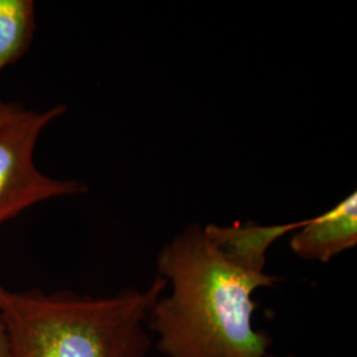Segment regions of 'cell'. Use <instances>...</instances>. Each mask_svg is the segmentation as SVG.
<instances>
[{
  "label": "cell",
  "mask_w": 357,
  "mask_h": 357,
  "mask_svg": "<svg viewBox=\"0 0 357 357\" xmlns=\"http://www.w3.org/2000/svg\"><path fill=\"white\" fill-rule=\"evenodd\" d=\"M158 277L172 291L153 305L149 331L166 357H275L268 332L253 326L261 287L278 278L246 268L227 255L206 228L192 225L160 250Z\"/></svg>",
  "instance_id": "6da1fadb"
},
{
  "label": "cell",
  "mask_w": 357,
  "mask_h": 357,
  "mask_svg": "<svg viewBox=\"0 0 357 357\" xmlns=\"http://www.w3.org/2000/svg\"><path fill=\"white\" fill-rule=\"evenodd\" d=\"M168 282L91 298L60 291H10L0 284V320L8 357H146L147 320Z\"/></svg>",
  "instance_id": "7a4b0ae2"
},
{
  "label": "cell",
  "mask_w": 357,
  "mask_h": 357,
  "mask_svg": "<svg viewBox=\"0 0 357 357\" xmlns=\"http://www.w3.org/2000/svg\"><path fill=\"white\" fill-rule=\"evenodd\" d=\"M65 112L63 105L44 112L19 107L0 123V225L47 200L88 191L84 183L50 178L35 165L38 137Z\"/></svg>",
  "instance_id": "3957f363"
},
{
  "label": "cell",
  "mask_w": 357,
  "mask_h": 357,
  "mask_svg": "<svg viewBox=\"0 0 357 357\" xmlns=\"http://www.w3.org/2000/svg\"><path fill=\"white\" fill-rule=\"evenodd\" d=\"M356 243L357 193L354 192L326 213L305 220L290 246L306 261L327 264Z\"/></svg>",
  "instance_id": "277c9868"
},
{
  "label": "cell",
  "mask_w": 357,
  "mask_h": 357,
  "mask_svg": "<svg viewBox=\"0 0 357 357\" xmlns=\"http://www.w3.org/2000/svg\"><path fill=\"white\" fill-rule=\"evenodd\" d=\"M303 221L283 225H206L205 228L215 243L231 258L255 271H264L266 266L268 248L284 234L298 230Z\"/></svg>",
  "instance_id": "5b68a950"
},
{
  "label": "cell",
  "mask_w": 357,
  "mask_h": 357,
  "mask_svg": "<svg viewBox=\"0 0 357 357\" xmlns=\"http://www.w3.org/2000/svg\"><path fill=\"white\" fill-rule=\"evenodd\" d=\"M35 26L32 0H0V73L24 56Z\"/></svg>",
  "instance_id": "8992f818"
},
{
  "label": "cell",
  "mask_w": 357,
  "mask_h": 357,
  "mask_svg": "<svg viewBox=\"0 0 357 357\" xmlns=\"http://www.w3.org/2000/svg\"><path fill=\"white\" fill-rule=\"evenodd\" d=\"M17 109H19L17 105L4 102V101L0 98V123H3L4 121H7Z\"/></svg>",
  "instance_id": "52a82bcc"
},
{
  "label": "cell",
  "mask_w": 357,
  "mask_h": 357,
  "mask_svg": "<svg viewBox=\"0 0 357 357\" xmlns=\"http://www.w3.org/2000/svg\"><path fill=\"white\" fill-rule=\"evenodd\" d=\"M0 357H8V354H7V347H6V337H4V331H3L1 320H0Z\"/></svg>",
  "instance_id": "ba28073f"
}]
</instances>
